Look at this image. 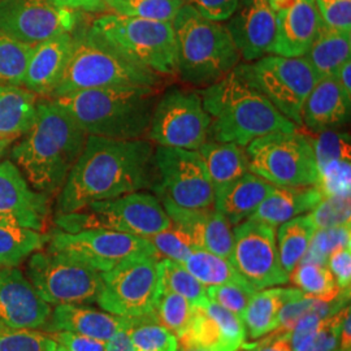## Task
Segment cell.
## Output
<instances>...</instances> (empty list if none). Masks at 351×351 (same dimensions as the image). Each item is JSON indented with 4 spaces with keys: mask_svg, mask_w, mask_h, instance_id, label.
I'll return each instance as SVG.
<instances>
[{
    "mask_svg": "<svg viewBox=\"0 0 351 351\" xmlns=\"http://www.w3.org/2000/svg\"><path fill=\"white\" fill-rule=\"evenodd\" d=\"M154 146L149 139L88 136L82 154L59 191L58 215L77 213L94 202L155 186Z\"/></svg>",
    "mask_w": 351,
    "mask_h": 351,
    "instance_id": "cell-1",
    "label": "cell"
},
{
    "mask_svg": "<svg viewBox=\"0 0 351 351\" xmlns=\"http://www.w3.org/2000/svg\"><path fill=\"white\" fill-rule=\"evenodd\" d=\"M88 134L56 101H38L30 129L12 149V159L37 191L58 194L82 154Z\"/></svg>",
    "mask_w": 351,
    "mask_h": 351,
    "instance_id": "cell-2",
    "label": "cell"
},
{
    "mask_svg": "<svg viewBox=\"0 0 351 351\" xmlns=\"http://www.w3.org/2000/svg\"><path fill=\"white\" fill-rule=\"evenodd\" d=\"M159 88L114 86L91 88L59 97L56 101L88 134L103 138L143 139Z\"/></svg>",
    "mask_w": 351,
    "mask_h": 351,
    "instance_id": "cell-3",
    "label": "cell"
},
{
    "mask_svg": "<svg viewBox=\"0 0 351 351\" xmlns=\"http://www.w3.org/2000/svg\"><path fill=\"white\" fill-rule=\"evenodd\" d=\"M202 103L208 113L213 142L246 147L251 141L274 132H291L298 126L277 111L261 93L233 73L203 88Z\"/></svg>",
    "mask_w": 351,
    "mask_h": 351,
    "instance_id": "cell-4",
    "label": "cell"
},
{
    "mask_svg": "<svg viewBox=\"0 0 351 351\" xmlns=\"http://www.w3.org/2000/svg\"><path fill=\"white\" fill-rule=\"evenodd\" d=\"M177 47V75L197 88H207L230 73L241 53L226 24L202 16L184 4L172 21Z\"/></svg>",
    "mask_w": 351,
    "mask_h": 351,
    "instance_id": "cell-5",
    "label": "cell"
},
{
    "mask_svg": "<svg viewBox=\"0 0 351 351\" xmlns=\"http://www.w3.org/2000/svg\"><path fill=\"white\" fill-rule=\"evenodd\" d=\"M73 34V49L58 86L47 99L71 93L114 86L160 88L162 75L132 63L114 50L91 26Z\"/></svg>",
    "mask_w": 351,
    "mask_h": 351,
    "instance_id": "cell-6",
    "label": "cell"
},
{
    "mask_svg": "<svg viewBox=\"0 0 351 351\" xmlns=\"http://www.w3.org/2000/svg\"><path fill=\"white\" fill-rule=\"evenodd\" d=\"M91 29L132 63L162 77L177 75L173 24L106 13Z\"/></svg>",
    "mask_w": 351,
    "mask_h": 351,
    "instance_id": "cell-7",
    "label": "cell"
},
{
    "mask_svg": "<svg viewBox=\"0 0 351 351\" xmlns=\"http://www.w3.org/2000/svg\"><path fill=\"white\" fill-rule=\"evenodd\" d=\"M233 73L261 93L293 124L302 126L303 104L319 80L304 56L269 53L254 62L239 63Z\"/></svg>",
    "mask_w": 351,
    "mask_h": 351,
    "instance_id": "cell-8",
    "label": "cell"
},
{
    "mask_svg": "<svg viewBox=\"0 0 351 351\" xmlns=\"http://www.w3.org/2000/svg\"><path fill=\"white\" fill-rule=\"evenodd\" d=\"M60 230L75 233L85 229H108L149 239L171 226L160 199L149 193H130L88 204L77 213L58 215Z\"/></svg>",
    "mask_w": 351,
    "mask_h": 351,
    "instance_id": "cell-9",
    "label": "cell"
},
{
    "mask_svg": "<svg viewBox=\"0 0 351 351\" xmlns=\"http://www.w3.org/2000/svg\"><path fill=\"white\" fill-rule=\"evenodd\" d=\"M249 171L280 188L317 185L313 138L301 132H274L246 146Z\"/></svg>",
    "mask_w": 351,
    "mask_h": 351,
    "instance_id": "cell-10",
    "label": "cell"
},
{
    "mask_svg": "<svg viewBox=\"0 0 351 351\" xmlns=\"http://www.w3.org/2000/svg\"><path fill=\"white\" fill-rule=\"evenodd\" d=\"M27 277L50 304H93L101 289V274L78 259L53 251H36L27 262Z\"/></svg>",
    "mask_w": 351,
    "mask_h": 351,
    "instance_id": "cell-11",
    "label": "cell"
},
{
    "mask_svg": "<svg viewBox=\"0 0 351 351\" xmlns=\"http://www.w3.org/2000/svg\"><path fill=\"white\" fill-rule=\"evenodd\" d=\"M103 289L97 303L101 310L126 319L155 314L162 294L159 259L138 256L126 259L101 274Z\"/></svg>",
    "mask_w": 351,
    "mask_h": 351,
    "instance_id": "cell-12",
    "label": "cell"
},
{
    "mask_svg": "<svg viewBox=\"0 0 351 351\" xmlns=\"http://www.w3.org/2000/svg\"><path fill=\"white\" fill-rule=\"evenodd\" d=\"M210 124L198 93L172 88L155 103L146 139L162 147L197 151L210 138Z\"/></svg>",
    "mask_w": 351,
    "mask_h": 351,
    "instance_id": "cell-13",
    "label": "cell"
},
{
    "mask_svg": "<svg viewBox=\"0 0 351 351\" xmlns=\"http://www.w3.org/2000/svg\"><path fill=\"white\" fill-rule=\"evenodd\" d=\"M154 190L160 201L195 210L213 207L215 191L198 150L158 146L154 150Z\"/></svg>",
    "mask_w": 351,
    "mask_h": 351,
    "instance_id": "cell-14",
    "label": "cell"
},
{
    "mask_svg": "<svg viewBox=\"0 0 351 351\" xmlns=\"http://www.w3.org/2000/svg\"><path fill=\"white\" fill-rule=\"evenodd\" d=\"M47 243V250L78 259L101 274L126 259L159 258L149 239L108 229H85L75 233L59 229L49 236Z\"/></svg>",
    "mask_w": 351,
    "mask_h": 351,
    "instance_id": "cell-15",
    "label": "cell"
},
{
    "mask_svg": "<svg viewBox=\"0 0 351 351\" xmlns=\"http://www.w3.org/2000/svg\"><path fill=\"white\" fill-rule=\"evenodd\" d=\"M230 262L255 290L275 288L289 282L277 249L276 228L254 217L233 229Z\"/></svg>",
    "mask_w": 351,
    "mask_h": 351,
    "instance_id": "cell-16",
    "label": "cell"
},
{
    "mask_svg": "<svg viewBox=\"0 0 351 351\" xmlns=\"http://www.w3.org/2000/svg\"><path fill=\"white\" fill-rule=\"evenodd\" d=\"M77 23L78 13L49 0H0V33L30 46L72 33Z\"/></svg>",
    "mask_w": 351,
    "mask_h": 351,
    "instance_id": "cell-17",
    "label": "cell"
},
{
    "mask_svg": "<svg viewBox=\"0 0 351 351\" xmlns=\"http://www.w3.org/2000/svg\"><path fill=\"white\" fill-rule=\"evenodd\" d=\"M50 195L29 186L11 160L0 163V226L43 233L50 219Z\"/></svg>",
    "mask_w": 351,
    "mask_h": 351,
    "instance_id": "cell-18",
    "label": "cell"
},
{
    "mask_svg": "<svg viewBox=\"0 0 351 351\" xmlns=\"http://www.w3.org/2000/svg\"><path fill=\"white\" fill-rule=\"evenodd\" d=\"M50 303L16 267L0 268V323L14 329H45L50 320Z\"/></svg>",
    "mask_w": 351,
    "mask_h": 351,
    "instance_id": "cell-19",
    "label": "cell"
},
{
    "mask_svg": "<svg viewBox=\"0 0 351 351\" xmlns=\"http://www.w3.org/2000/svg\"><path fill=\"white\" fill-rule=\"evenodd\" d=\"M226 21V29L246 63L274 53L276 12L269 0H239Z\"/></svg>",
    "mask_w": 351,
    "mask_h": 351,
    "instance_id": "cell-20",
    "label": "cell"
},
{
    "mask_svg": "<svg viewBox=\"0 0 351 351\" xmlns=\"http://www.w3.org/2000/svg\"><path fill=\"white\" fill-rule=\"evenodd\" d=\"M322 17L315 0H293L276 12V33L274 53L287 58H300L311 47Z\"/></svg>",
    "mask_w": 351,
    "mask_h": 351,
    "instance_id": "cell-21",
    "label": "cell"
},
{
    "mask_svg": "<svg viewBox=\"0 0 351 351\" xmlns=\"http://www.w3.org/2000/svg\"><path fill=\"white\" fill-rule=\"evenodd\" d=\"M72 49V33L59 34L33 46L23 86L37 97L47 99L63 75Z\"/></svg>",
    "mask_w": 351,
    "mask_h": 351,
    "instance_id": "cell-22",
    "label": "cell"
},
{
    "mask_svg": "<svg viewBox=\"0 0 351 351\" xmlns=\"http://www.w3.org/2000/svg\"><path fill=\"white\" fill-rule=\"evenodd\" d=\"M350 103L335 75L322 77L303 104L302 125L317 134L336 130L349 123Z\"/></svg>",
    "mask_w": 351,
    "mask_h": 351,
    "instance_id": "cell-23",
    "label": "cell"
},
{
    "mask_svg": "<svg viewBox=\"0 0 351 351\" xmlns=\"http://www.w3.org/2000/svg\"><path fill=\"white\" fill-rule=\"evenodd\" d=\"M133 322L134 319L94 310L86 304H58L51 311L45 330H65L107 342L116 332L132 326Z\"/></svg>",
    "mask_w": 351,
    "mask_h": 351,
    "instance_id": "cell-24",
    "label": "cell"
},
{
    "mask_svg": "<svg viewBox=\"0 0 351 351\" xmlns=\"http://www.w3.org/2000/svg\"><path fill=\"white\" fill-rule=\"evenodd\" d=\"M275 186L262 177L247 172L215 194L213 207L223 213L232 226L250 219Z\"/></svg>",
    "mask_w": 351,
    "mask_h": 351,
    "instance_id": "cell-25",
    "label": "cell"
},
{
    "mask_svg": "<svg viewBox=\"0 0 351 351\" xmlns=\"http://www.w3.org/2000/svg\"><path fill=\"white\" fill-rule=\"evenodd\" d=\"M323 198L317 185L298 188L275 186L251 217L277 228L297 216L311 213Z\"/></svg>",
    "mask_w": 351,
    "mask_h": 351,
    "instance_id": "cell-26",
    "label": "cell"
},
{
    "mask_svg": "<svg viewBox=\"0 0 351 351\" xmlns=\"http://www.w3.org/2000/svg\"><path fill=\"white\" fill-rule=\"evenodd\" d=\"M304 293L294 288H268L258 290L243 313L242 322L246 332V339L250 341L263 339L275 332L280 326L281 308L288 302L297 300Z\"/></svg>",
    "mask_w": 351,
    "mask_h": 351,
    "instance_id": "cell-27",
    "label": "cell"
},
{
    "mask_svg": "<svg viewBox=\"0 0 351 351\" xmlns=\"http://www.w3.org/2000/svg\"><path fill=\"white\" fill-rule=\"evenodd\" d=\"M198 152L206 165L215 194L250 172L246 150L239 145L207 141Z\"/></svg>",
    "mask_w": 351,
    "mask_h": 351,
    "instance_id": "cell-28",
    "label": "cell"
},
{
    "mask_svg": "<svg viewBox=\"0 0 351 351\" xmlns=\"http://www.w3.org/2000/svg\"><path fill=\"white\" fill-rule=\"evenodd\" d=\"M38 97L24 86L0 85V139L24 136L37 113Z\"/></svg>",
    "mask_w": 351,
    "mask_h": 351,
    "instance_id": "cell-29",
    "label": "cell"
},
{
    "mask_svg": "<svg viewBox=\"0 0 351 351\" xmlns=\"http://www.w3.org/2000/svg\"><path fill=\"white\" fill-rule=\"evenodd\" d=\"M350 56L351 32L330 27L323 21L304 55L319 78L336 75L339 68L350 60Z\"/></svg>",
    "mask_w": 351,
    "mask_h": 351,
    "instance_id": "cell-30",
    "label": "cell"
},
{
    "mask_svg": "<svg viewBox=\"0 0 351 351\" xmlns=\"http://www.w3.org/2000/svg\"><path fill=\"white\" fill-rule=\"evenodd\" d=\"M315 230L316 228L308 213L297 216L278 228L277 249L281 265L288 275L303 259L314 237Z\"/></svg>",
    "mask_w": 351,
    "mask_h": 351,
    "instance_id": "cell-31",
    "label": "cell"
},
{
    "mask_svg": "<svg viewBox=\"0 0 351 351\" xmlns=\"http://www.w3.org/2000/svg\"><path fill=\"white\" fill-rule=\"evenodd\" d=\"M181 264L206 288L226 284L249 285L230 261L210 251L194 250Z\"/></svg>",
    "mask_w": 351,
    "mask_h": 351,
    "instance_id": "cell-32",
    "label": "cell"
},
{
    "mask_svg": "<svg viewBox=\"0 0 351 351\" xmlns=\"http://www.w3.org/2000/svg\"><path fill=\"white\" fill-rule=\"evenodd\" d=\"M49 236L32 229L0 226V268H13L36 251L42 250Z\"/></svg>",
    "mask_w": 351,
    "mask_h": 351,
    "instance_id": "cell-33",
    "label": "cell"
},
{
    "mask_svg": "<svg viewBox=\"0 0 351 351\" xmlns=\"http://www.w3.org/2000/svg\"><path fill=\"white\" fill-rule=\"evenodd\" d=\"M162 291H172L186 298L193 307H204L208 303L207 288L178 262L159 261Z\"/></svg>",
    "mask_w": 351,
    "mask_h": 351,
    "instance_id": "cell-34",
    "label": "cell"
},
{
    "mask_svg": "<svg viewBox=\"0 0 351 351\" xmlns=\"http://www.w3.org/2000/svg\"><path fill=\"white\" fill-rule=\"evenodd\" d=\"M289 281H291L302 293L326 301L335 300L342 290L337 287L335 277L326 265L313 262L297 264L289 274Z\"/></svg>",
    "mask_w": 351,
    "mask_h": 351,
    "instance_id": "cell-35",
    "label": "cell"
},
{
    "mask_svg": "<svg viewBox=\"0 0 351 351\" xmlns=\"http://www.w3.org/2000/svg\"><path fill=\"white\" fill-rule=\"evenodd\" d=\"M129 337L133 351H178L177 337L158 322L156 314L134 319Z\"/></svg>",
    "mask_w": 351,
    "mask_h": 351,
    "instance_id": "cell-36",
    "label": "cell"
},
{
    "mask_svg": "<svg viewBox=\"0 0 351 351\" xmlns=\"http://www.w3.org/2000/svg\"><path fill=\"white\" fill-rule=\"evenodd\" d=\"M178 348L226 351L220 328L203 307H194L193 317L184 335L177 337Z\"/></svg>",
    "mask_w": 351,
    "mask_h": 351,
    "instance_id": "cell-37",
    "label": "cell"
},
{
    "mask_svg": "<svg viewBox=\"0 0 351 351\" xmlns=\"http://www.w3.org/2000/svg\"><path fill=\"white\" fill-rule=\"evenodd\" d=\"M106 4L117 14L172 23L185 0H106Z\"/></svg>",
    "mask_w": 351,
    "mask_h": 351,
    "instance_id": "cell-38",
    "label": "cell"
},
{
    "mask_svg": "<svg viewBox=\"0 0 351 351\" xmlns=\"http://www.w3.org/2000/svg\"><path fill=\"white\" fill-rule=\"evenodd\" d=\"M33 46L0 33V85L23 86Z\"/></svg>",
    "mask_w": 351,
    "mask_h": 351,
    "instance_id": "cell-39",
    "label": "cell"
},
{
    "mask_svg": "<svg viewBox=\"0 0 351 351\" xmlns=\"http://www.w3.org/2000/svg\"><path fill=\"white\" fill-rule=\"evenodd\" d=\"M350 223L343 226L316 229L311 243L301 262H313L326 265L330 254L342 247L350 246Z\"/></svg>",
    "mask_w": 351,
    "mask_h": 351,
    "instance_id": "cell-40",
    "label": "cell"
},
{
    "mask_svg": "<svg viewBox=\"0 0 351 351\" xmlns=\"http://www.w3.org/2000/svg\"><path fill=\"white\" fill-rule=\"evenodd\" d=\"M193 311V304L182 295L172 291H162L155 314L162 326L171 330L176 337H180L188 329Z\"/></svg>",
    "mask_w": 351,
    "mask_h": 351,
    "instance_id": "cell-41",
    "label": "cell"
},
{
    "mask_svg": "<svg viewBox=\"0 0 351 351\" xmlns=\"http://www.w3.org/2000/svg\"><path fill=\"white\" fill-rule=\"evenodd\" d=\"M233 229L223 213L213 207L207 216L202 250L210 251L230 261L233 251Z\"/></svg>",
    "mask_w": 351,
    "mask_h": 351,
    "instance_id": "cell-42",
    "label": "cell"
},
{
    "mask_svg": "<svg viewBox=\"0 0 351 351\" xmlns=\"http://www.w3.org/2000/svg\"><path fill=\"white\" fill-rule=\"evenodd\" d=\"M56 346L45 332L14 329L0 323V351H55Z\"/></svg>",
    "mask_w": 351,
    "mask_h": 351,
    "instance_id": "cell-43",
    "label": "cell"
},
{
    "mask_svg": "<svg viewBox=\"0 0 351 351\" xmlns=\"http://www.w3.org/2000/svg\"><path fill=\"white\" fill-rule=\"evenodd\" d=\"M350 195L324 197L311 213H308L316 229L349 224L351 219Z\"/></svg>",
    "mask_w": 351,
    "mask_h": 351,
    "instance_id": "cell-44",
    "label": "cell"
},
{
    "mask_svg": "<svg viewBox=\"0 0 351 351\" xmlns=\"http://www.w3.org/2000/svg\"><path fill=\"white\" fill-rule=\"evenodd\" d=\"M220 328L226 351H234L246 341V332L242 319L213 301L203 307Z\"/></svg>",
    "mask_w": 351,
    "mask_h": 351,
    "instance_id": "cell-45",
    "label": "cell"
},
{
    "mask_svg": "<svg viewBox=\"0 0 351 351\" xmlns=\"http://www.w3.org/2000/svg\"><path fill=\"white\" fill-rule=\"evenodd\" d=\"M147 239L159 256H164V259H171L178 263H182L195 250L188 237L172 224Z\"/></svg>",
    "mask_w": 351,
    "mask_h": 351,
    "instance_id": "cell-46",
    "label": "cell"
},
{
    "mask_svg": "<svg viewBox=\"0 0 351 351\" xmlns=\"http://www.w3.org/2000/svg\"><path fill=\"white\" fill-rule=\"evenodd\" d=\"M256 291L258 290H255L250 285L226 284V285L207 288V295L210 301L220 304L228 311L237 315L242 319L251 297Z\"/></svg>",
    "mask_w": 351,
    "mask_h": 351,
    "instance_id": "cell-47",
    "label": "cell"
},
{
    "mask_svg": "<svg viewBox=\"0 0 351 351\" xmlns=\"http://www.w3.org/2000/svg\"><path fill=\"white\" fill-rule=\"evenodd\" d=\"M315 4L326 25L351 32V0H315Z\"/></svg>",
    "mask_w": 351,
    "mask_h": 351,
    "instance_id": "cell-48",
    "label": "cell"
},
{
    "mask_svg": "<svg viewBox=\"0 0 351 351\" xmlns=\"http://www.w3.org/2000/svg\"><path fill=\"white\" fill-rule=\"evenodd\" d=\"M47 335L58 345L63 346L68 351H106L107 342L101 339H91L88 336L77 335L65 330L47 332Z\"/></svg>",
    "mask_w": 351,
    "mask_h": 351,
    "instance_id": "cell-49",
    "label": "cell"
},
{
    "mask_svg": "<svg viewBox=\"0 0 351 351\" xmlns=\"http://www.w3.org/2000/svg\"><path fill=\"white\" fill-rule=\"evenodd\" d=\"M185 3L206 19L223 23L236 11L239 0H185Z\"/></svg>",
    "mask_w": 351,
    "mask_h": 351,
    "instance_id": "cell-50",
    "label": "cell"
},
{
    "mask_svg": "<svg viewBox=\"0 0 351 351\" xmlns=\"http://www.w3.org/2000/svg\"><path fill=\"white\" fill-rule=\"evenodd\" d=\"M328 269L336 280L339 289H350L351 284V247H342L330 254L326 262Z\"/></svg>",
    "mask_w": 351,
    "mask_h": 351,
    "instance_id": "cell-51",
    "label": "cell"
},
{
    "mask_svg": "<svg viewBox=\"0 0 351 351\" xmlns=\"http://www.w3.org/2000/svg\"><path fill=\"white\" fill-rule=\"evenodd\" d=\"M251 351H293L289 342V332L276 329L259 342L251 341Z\"/></svg>",
    "mask_w": 351,
    "mask_h": 351,
    "instance_id": "cell-52",
    "label": "cell"
},
{
    "mask_svg": "<svg viewBox=\"0 0 351 351\" xmlns=\"http://www.w3.org/2000/svg\"><path fill=\"white\" fill-rule=\"evenodd\" d=\"M53 5L73 12L104 13L108 11L106 0H49Z\"/></svg>",
    "mask_w": 351,
    "mask_h": 351,
    "instance_id": "cell-53",
    "label": "cell"
},
{
    "mask_svg": "<svg viewBox=\"0 0 351 351\" xmlns=\"http://www.w3.org/2000/svg\"><path fill=\"white\" fill-rule=\"evenodd\" d=\"M130 326L121 328L119 332H116L113 335L112 339L107 341L106 351H133V346H132L130 337H129Z\"/></svg>",
    "mask_w": 351,
    "mask_h": 351,
    "instance_id": "cell-54",
    "label": "cell"
},
{
    "mask_svg": "<svg viewBox=\"0 0 351 351\" xmlns=\"http://www.w3.org/2000/svg\"><path fill=\"white\" fill-rule=\"evenodd\" d=\"M336 81L339 82V88L343 94L351 99V59L343 64L335 75Z\"/></svg>",
    "mask_w": 351,
    "mask_h": 351,
    "instance_id": "cell-55",
    "label": "cell"
},
{
    "mask_svg": "<svg viewBox=\"0 0 351 351\" xmlns=\"http://www.w3.org/2000/svg\"><path fill=\"white\" fill-rule=\"evenodd\" d=\"M339 351H351V311L345 315L341 324Z\"/></svg>",
    "mask_w": 351,
    "mask_h": 351,
    "instance_id": "cell-56",
    "label": "cell"
},
{
    "mask_svg": "<svg viewBox=\"0 0 351 351\" xmlns=\"http://www.w3.org/2000/svg\"><path fill=\"white\" fill-rule=\"evenodd\" d=\"M291 1H293V0H269V4H271V7L274 8V11L277 12V11L285 8Z\"/></svg>",
    "mask_w": 351,
    "mask_h": 351,
    "instance_id": "cell-57",
    "label": "cell"
},
{
    "mask_svg": "<svg viewBox=\"0 0 351 351\" xmlns=\"http://www.w3.org/2000/svg\"><path fill=\"white\" fill-rule=\"evenodd\" d=\"M11 145V141H5V139H0V158L3 156L4 151L8 149V146Z\"/></svg>",
    "mask_w": 351,
    "mask_h": 351,
    "instance_id": "cell-58",
    "label": "cell"
},
{
    "mask_svg": "<svg viewBox=\"0 0 351 351\" xmlns=\"http://www.w3.org/2000/svg\"><path fill=\"white\" fill-rule=\"evenodd\" d=\"M234 351H251V342H246V341H245V342L239 346V349Z\"/></svg>",
    "mask_w": 351,
    "mask_h": 351,
    "instance_id": "cell-59",
    "label": "cell"
},
{
    "mask_svg": "<svg viewBox=\"0 0 351 351\" xmlns=\"http://www.w3.org/2000/svg\"><path fill=\"white\" fill-rule=\"evenodd\" d=\"M178 351H208L203 349H191V348H178Z\"/></svg>",
    "mask_w": 351,
    "mask_h": 351,
    "instance_id": "cell-60",
    "label": "cell"
},
{
    "mask_svg": "<svg viewBox=\"0 0 351 351\" xmlns=\"http://www.w3.org/2000/svg\"><path fill=\"white\" fill-rule=\"evenodd\" d=\"M55 351H68L66 349H64L63 346H60V345H58L56 346V350Z\"/></svg>",
    "mask_w": 351,
    "mask_h": 351,
    "instance_id": "cell-61",
    "label": "cell"
},
{
    "mask_svg": "<svg viewBox=\"0 0 351 351\" xmlns=\"http://www.w3.org/2000/svg\"><path fill=\"white\" fill-rule=\"evenodd\" d=\"M337 351H339V350H337Z\"/></svg>",
    "mask_w": 351,
    "mask_h": 351,
    "instance_id": "cell-62",
    "label": "cell"
}]
</instances>
